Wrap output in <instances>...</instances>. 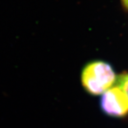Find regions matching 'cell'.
<instances>
[{"label":"cell","instance_id":"obj_2","mask_svg":"<svg viewBox=\"0 0 128 128\" xmlns=\"http://www.w3.org/2000/svg\"><path fill=\"white\" fill-rule=\"evenodd\" d=\"M103 112L114 118H122L128 114V96L119 86L109 88L100 100Z\"/></svg>","mask_w":128,"mask_h":128},{"label":"cell","instance_id":"obj_3","mask_svg":"<svg viewBox=\"0 0 128 128\" xmlns=\"http://www.w3.org/2000/svg\"><path fill=\"white\" fill-rule=\"evenodd\" d=\"M117 86L122 88L128 96V73L120 76L117 80Z\"/></svg>","mask_w":128,"mask_h":128},{"label":"cell","instance_id":"obj_4","mask_svg":"<svg viewBox=\"0 0 128 128\" xmlns=\"http://www.w3.org/2000/svg\"><path fill=\"white\" fill-rule=\"evenodd\" d=\"M122 2L124 6L127 9H128V0H122Z\"/></svg>","mask_w":128,"mask_h":128},{"label":"cell","instance_id":"obj_1","mask_svg":"<svg viewBox=\"0 0 128 128\" xmlns=\"http://www.w3.org/2000/svg\"><path fill=\"white\" fill-rule=\"evenodd\" d=\"M80 80L83 89L88 93L98 96L110 88L116 80V76L108 64L93 61L82 68Z\"/></svg>","mask_w":128,"mask_h":128}]
</instances>
